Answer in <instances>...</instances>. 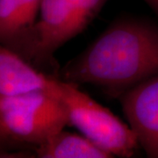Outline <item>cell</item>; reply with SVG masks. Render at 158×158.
<instances>
[{"mask_svg": "<svg viewBox=\"0 0 158 158\" xmlns=\"http://www.w3.org/2000/svg\"><path fill=\"white\" fill-rule=\"evenodd\" d=\"M158 75V26L137 18L113 23L61 70L62 80L96 85L113 98Z\"/></svg>", "mask_w": 158, "mask_h": 158, "instance_id": "cell-1", "label": "cell"}, {"mask_svg": "<svg viewBox=\"0 0 158 158\" xmlns=\"http://www.w3.org/2000/svg\"><path fill=\"white\" fill-rule=\"evenodd\" d=\"M67 125L68 113L56 92L0 97V127L13 143L37 147Z\"/></svg>", "mask_w": 158, "mask_h": 158, "instance_id": "cell-2", "label": "cell"}, {"mask_svg": "<svg viewBox=\"0 0 158 158\" xmlns=\"http://www.w3.org/2000/svg\"><path fill=\"white\" fill-rule=\"evenodd\" d=\"M56 96L66 108L69 125L98 147L112 156L130 157L135 155L140 145L134 130L79 90L77 85L59 79Z\"/></svg>", "mask_w": 158, "mask_h": 158, "instance_id": "cell-3", "label": "cell"}, {"mask_svg": "<svg viewBox=\"0 0 158 158\" xmlns=\"http://www.w3.org/2000/svg\"><path fill=\"white\" fill-rule=\"evenodd\" d=\"M88 24L69 0H43L34 29L30 62L34 66L50 62L57 48Z\"/></svg>", "mask_w": 158, "mask_h": 158, "instance_id": "cell-4", "label": "cell"}, {"mask_svg": "<svg viewBox=\"0 0 158 158\" xmlns=\"http://www.w3.org/2000/svg\"><path fill=\"white\" fill-rule=\"evenodd\" d=\"M128 125L148 157L158 158V75L119 97Z\"/></svg>", "mask_w": 158, "mask_h": 158, "instance_id": "cell-5", "label": "cell"}, {"mask_svg": "<svg viewBox=\"0 0 158 158\" xmlns=\"http://www.w3.org/2000/svg\"><path fill=\"white\" fill-rule=\"evenodd\" d=\"M42 1L0 0V43L29 62Z\"/></svg>", "mask_w": 158, "mask_h": 158, "instance_id": "cell-6", "label": "cell"}, {"mask_svg": "<svg viewBox=\"0 0 158 158\" xmlns=\"http://www.w3.org/2000/svg\"><path fill=\"white\" fill-rule=\"evenodd\" d=\"M58 79L38 70L32 63L0 43V97L34 90L56 92Z\"/></svg>", "mask_w": 158, "mask_h": 158, "instance_id": "cell-7", "label": "cell"}, {"mask_svg": "<svg viewBox=\"0 0 158 158\" xmlns=\"http://www.w3.org/2000/svg\"><path fill=\"white\" fill-rule=\"evenodd\" d=\"M35 155L40 158L113 157L85 135L66 132L64 129L35 147Z\"/></svg>", "mask_w": 158, "mask_h": 158, "instance_id": "cell-8", "label": "cell"}, {"mask_svg": "<svg viewBox=\"0 0 158 158\" xmlns=\"http://www.w3.org/2000/svg\"><path fill=\"white\" fill-rule=\"evenodd\" d=\"M85 20L90 23L108 0H69Z\"/></svg>", "mask_w": 158, "mask_h": 158, "instance_id": "cell-9", "label": "cell"}, {"mask_svg": "<svg viewBox=\"0 0 158 158\" xmlns=\"http://www.w3.org/2000/svg\"><path fill=\"white\" fill-rule=\"evenodd\" d=\"M14 145V143L6 136L5 132L0 127V156H3V155H7L10 148Z\"/></svg>", "mask_w": 158, "mask_h": 158, "instance_id": "cell-10", "label": "cell"}, {"mask_svg": "<svg viewBox=\"0 0 158 158\" xmlns=\"http://www.w3.org/2000/svg\"><path fill=\"white\" fill-rule=\"evenodd\" d=\"M158 16V0H144Z\"/></svg>", "mask_w": 158, "mask_h": 158, "instance_id": "cell-11", "label": "cell"}]
</instances>
